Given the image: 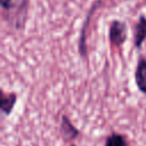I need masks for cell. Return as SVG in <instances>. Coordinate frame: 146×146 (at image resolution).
<instances>
[{"mask_svg": "<svg viewBox=\"0 0 146 146\" xmlns=\"http://www.w3.org/2000/svg\"><path fill=\"white\" fill-rule=\"evenodd\" d=\"M3 18L16 30L25 26L29 10V0H1Z\"/></svg>", "mask_w": 146, "mask_h": 146, "instance_id": "6da1fadb", "label": "cell"}, {"mask_svg": "<svg viewBox=\"0 0 146 146\" xmlns=\"http://www.w3.org/2000/svg\"><path fill=\"white\" fill-rule=\"evenodd\" d=\"M127 24L123 21L113 19L110 24L108 30V39L111 44L115 47H121L124 44L127 40Z\"/></svg>", "mask_w": 146, "mask_h": 146, "instance_id": "7a4b0ae2", "label": "cell"}, {"mask_svg": "<svg viewBox=\"0 0 146 146\" xmlns=\"http://www.w3.org/2000/svg\"><path fill=\"white\" fill-rule=\"evenodd\" d=\"M102 1L100 0H97L92 3V6L90 7L86 18H84V22L82 24V27H81V33H80V39H79V54L81 57H86L87 56V44H86V41H87V38H86V33H87V27L89 25V22H90V18L92 16V14L95 13V10L100 6Z\"/></svg>", "mask_w": 146, "mask_h": 146, "instance_id": "3957f363", "label": "cell"}, {"mask_svg": "<svg viewBox=\"0 0 146 146\" xmlns=\"http://www.w3.org/2000/svg\"><path fill=\"white\" fill-rule=\"evenodd\" d=\"M135 83L138 90L146 95V58L140 57L135 70Z\"/></svg>", "mask_w": 146, "mask_h": 146, "instance_id": "277c9868", "label": "cell"}, {"mask_svg": "<svg viewBox=\"0 0 146 146\" xmlns=\"http://www.w3.org/2000/svg\"><path fill=\"white\" fill-rule=\"evenodd\" d=\"M60 132L65 140H74L80 136V130L73 125L71 120L66 115H62L60 119Z\"/></svg>", "mask_w": 146, "mask_h": 146, "instance_id": "5b68a950", "label": "cell"}, {"mask_svg": "<svg viewBox=\"0 0 146 146\" xmlns=\"http://www.w3.org/2000/svg\"><path fill=\"white\" fill-rule=\"evenodd\" d=\"M146 40V17L140 15L133 30V44L136 48H140Z\"/></svg>", "mask_w": 146, "mask_h": 146, "instance_id": "8992f818", "label": "cell"}, {"mask_svg": "<svg viewBox=\"0 0 146 146\" xmlns=\"http://www.w3.org/2000/svg\"><path fill=\"white\" fill-rule=\"evenodd\" d=\"M16 102H17V95L15 92H10V94H3L2 92V95H1V104H0L1 112L5 115H9L13 112Z\"/></svg>", "mask_w": 146, "mask_h": 146, "instance_id": "52a82bcc", "label": "cell"}, {"mask_svg": "<svg viewBox=\"0 0 146 146\" xmlns=\"http://www.w3.org/2000/svg\"><path fill=\"white\" fill-rule=\"evenodd\" d=\"M105 146H129L124 137L120 133H112L106 138Z\"/></svg>", "mask_w": 146, "mask_h": 146, "instance_id": "ba28073f", "label": "cell"}, {"mask_svg": "<svg viewBox=\"0 0 146 146\" xmlns=\"http://www.w3.org/2000/svg\"><path fill=\"white\" fill-rule=\"evenodd\" d=\"M72 146H75V145H72Z\"/></svg>", "mask_w": 146, "mask_h": 146, "instance_id": "9c48e42d", "label": "cell"}]
</instances>
